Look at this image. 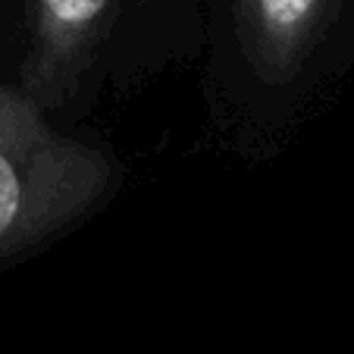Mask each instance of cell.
I'll return each mask as SVG.
<instances>
[{
    "label": "cell",
    "mask_w": 354,
    "mask_h": 354,
    "mask_svg": "<svg viewBox=\"0 0 354 354\" xmlns=\"http://www.w3.org/2000/svg\"><path fill=\"white\" fill-rule=\"evenodd\" d=\"M151 0H3L13 75L44 110L63 107L82 85L132 54L129 28Z\"/></svg>",
    "instance_id": "cell-2"
},
{
    "label": "cell",
    "mask_w": 354,
    "mask_h": 354,
    "mask_svg": "<svg viewBox=\"0 0 354 354\" xmlns=\"http://www.w3.org/2000/svg\"><path fill=\"white\" fill-rule=\"evenodd\" d=\"M116 185L100 147L66 135L0 75V267L88 216Z\"/></svg>",
    "instance_id": "cell-1"
},
{
    "label": "cell",
    "mask_w": 354,
    "mask_h": 354,
    "mask_svg": "<svg viewBox=\"0 0 354 354\" xmlns=\"http://www.w3.org/2000/svg\"><path fill=\"white\" fill-rule=\"evenodd\" d=\"M345 0H220L223 85L254 91L248 107H286V94L310 79L329 50Z\"/></svg>",
    "instance_id": "cell-3"
}]
</instances>
